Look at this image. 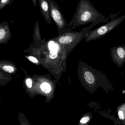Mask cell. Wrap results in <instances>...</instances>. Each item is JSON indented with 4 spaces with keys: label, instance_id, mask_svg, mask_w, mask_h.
I'll use <instances>...</instances> for the list:
<instances>
[{
    "label": "cell",
    "instance_id": "cell-1",
    "mask_svg": "<svg viewBox=\"0 0 125 125\" xmlns=\"http://www.w3.org/2000/svg\"><path fill=\"white\" fill-rule=\"evenodd\" d=\"M109 21L108 18L100 13L89 0H80L76 8L68 28L72 30L76 27L91 23L94 26L101 23H106Z\"/></svg>",
    "mask_w": 125,
    "mask_h": 125
},
{
    "label": "cell",
    "instance_id": "cell-2",
    "mask_svg": "<svg viewBox=\"0 0 125 125\" xmlns=\"http://www.w3.org/2000/svg\"><path fill=\"white\" fill-rule=\"evenodd\" d=\"M94 26L92 24L89 27L83 28L80 32L73 31L68 28L59 34L55 40L64 48L68 51L72 50L86 37Z\"/></svg>",
    "mask_w": 125,
    "mask_h": 125
},
{
    "label": "cell",
    "instance_id": "cell-3",
    "mask_svg": "<svg viewBox=\"0 0 125 125\" xmlns=\"http://www.w3.org/2000/svg\"><path fill=\"white\" fill-rule=\"evenodd\" d=\"M125 18V15L116 18H113L103 25L90 31L85 37L86 42L95 40L104 36L119 25Z\"/></svg>",
    "mask_w": 125,
    "mask_h": 125
},
{
    "label": "cell",
    "instance_id": "cell-4",
    "mask_svg": "<svg viewBox=\"0 0 125 125\" xmlns=\"http://www.w3.org/2000/svg\"><path fill=\"white\" fill-rule=\"evenodd\" d=\"M49 3L51 15L57 26L59 34L66 29L67 23L64 16L61 11L59 6L55 0H47Z\"/></svg>",
    "mask_w": 125,
    "mask_h": 125
},
{
    "label": "cell",
    "instance_id": "cell-5",
    "mask_svg": "<svg viewBox=\"0 0 125 125\" xmlns=\"http://www.w3.org/2000/svg\"><path fill=\"white\" fill-rule=\"evenodd\" d=\"M111 53L114 62L119 67H122L125 62V45L113 47L111 49Z\"/></svg>",
    "mask_w": 125,
    "mask_h": 125
},
{
    "label": "cell",
    "instance_id": "cell-6",
    "mask_svg": "<svg viewBox=\"0 0 125 125\" xmlns=\"http://www.w3.org/2000/svg\"><path fill=\"white\" fill-rule=\"evenodd\" d=\"M9 23L7 22L0 23V44H6L11 39Z\"/></svg>",
    "mask_w": 125,
    "mask_h": 125
},
{
    "label": "cell",
    "instance_id": "cell-7",
    "mask_svg": "<svg viewBox=\"0 0 125 125\" xmlns=\"http://www.w3.org/2000/svg\"><path fill=\"white\" fill-rule=\"evenodd\" d=\"M41 12L46 22L50 24L52 21L49 3L47 0H39Z\"/></svg>",
    "mask_w": 125,
    "mask_h": 125
},
{
    "label": "cell",
    "instance_id": "cell-8",
    "mask_svg": "<svg viewBox=\"0 0 125 125\" xmlns=\"http://www.w3.org/2000/svg\"><path fill=\"white\" fill-rule=\"evenodd\" d=\"M0 69L11 75H15L18 70L14 62L4 60H0Z\"/></svg>",
    "mask_w": 125,
    "mask_h": 125
},
{
    "label": "cell",
    "instance_id": "cell-9",
    "mask_svg": "<svg viewBox=\"0 0 125 125\" xmlns=\"http://www.w3.org/2000/svg\"><path fill=\"white\" fill-rule=\"evenodd\" d=\"M11 74L0 69V86H4L12 81Z\"/></svg>",
    "mask_w": 125,
    "mask_h": 125
},
{
    "label": "cell",
    "instance_id": "cell-10",
    "mask_svg": "<svg viewBox=\"0 0 125 125\" xmlns=\"http://www.w3.org/2000/svg\"><path fill=\"white\" fill-rule=\"evenodd\" d=\"M41 90L42 92L45 93H48L51 91V88L49 84L47 83H43L40 86Z\"/></svg>",
    "mask_w": 125,
    "mask_h": 125
},
{
    "label": "cell",
    "instance_id": "cell-11",
    "mask_svg": "<svg viewBox=\"0 0 125 125\" xmlns=\"http://www.w3.org/2000/svg\"><path fill=\"white\" fill-rule=\"evenodd\" d=\"M14 0H0V10L7 5H11Z\"/></svg>",
    "mask_w": 125,
    "mask_h": 125
},
{
    "label": "cell",
    "instance_id": "cell-12",
    "mask_svg": "<svg viewBox=\"0 0 125 125\" xmlns=\"http://www.w3.org/2000/svg\"><path fill=\"white\" fill-rule=\"evenodd\" d=\"M56 47H55L53 49H52V50L50 53V57L52 59H55L58 56V51Z\"/></svg>",
    "mask_w": 125,
    "mask_h": 125
},
{
    "label": "cell",
    "instance_id": "cell-13",
    "mask_svg": "<svg viewBox=\"0 0 125 125\" xmlns=\"http://www.w3.org/2000/svg\"><path fill=\"white\" fill-rule=\"evenodd\" d=\"M26 58L29 61H31V62L34 63V64H38L39 63V61L37 59L33 56H25Z\"/></svg>",
    "mask_w": 125,
    "mask_h": 125
},
{
    "label": "cell",
    "instance_id": "cell-14",
    "mask_svg": "<svg viewBox=\"0 0 125 125\" xmlns=\"http://www.w3.org/2000/svg\"><path fill=\"white\" fill-rule=\"evenodd\" d=\"M89 120V117H83V119L81 120L80 123H82V124H84V123H86L87 122H88Z\"/></svg>",
    "mask_w": 125,
    "mask_h": 125
},
{
    "label": "cell",
    "instance_id": "cell-15",
    "mask_svg": "<svg viewBox=\"0 0 125 125\" xmlns=\"http://www.w3.org/2000/svg\"><path fill=\"white\" fill-rule=\"evenodd\" d=\"M118 115H119V118H120V119L122 120L124 119V115H123V113L122 111H120L119 112Z\"/></svg>",
    "mask_w": 125,
    "mask_h": 125
},
{
    "label": "cell",
    "instance_id": "cell-16",
    "mask_svg": "<svg viewBox=\"0 0 125 125\" xmlns=\"http://www.w3.org/2000/svg\"><path fill=\"white\" fill-rule=\"evenodd\" d=\"M32 1L34 6L35 7H36L37 5V0H32Z\"/></svg>",
    "mask_w": 125,
    "mask_h": 125
}]
</instances>
